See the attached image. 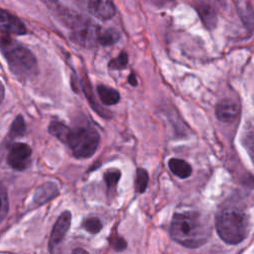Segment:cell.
<instances>
[{
	"instance_id": "e0dca14e",
	"label": "cell",
	"mask_w": 254,
	"mask_h": 254,
	"mask_svg": "<svg viewBox=\"0 0 254 254\" xmlns=\"http://www.w3.org/2000/svg\"><path fill=\"white\" fill-rule=\"evenodd\" d=\"M148 182H149L148 172L143 168H138L136 170L135 181H134V187H135L136 192L138 193L145 192L148 186Z\"/></svg>"
},
{
	"instance_id": "d4e9b609",
	"label": "cell",
	"mask_w": 254,
	"mask_h": 254,
	"mask_svg": "<svg viewBox=\"0 0 254 254\" xmlns=\"http://www.w3.org/2000/svg\"><path fill=\"white\" fill-rule=\"evenodd\" d=\"M50 1H52V2H57V0H50Z\"/></svg>"
},
{
	"instance_id": "44dd1931",
	"label": "cell",
	"mask_w": 254,
	"mask_h": 254,
	"mask_svg": "<svg viewBox=\"0 0 254 254\" xmlns=\"http://www.w3.org/2000/svg\"><path fill=\"white\" fill-rule=\"evenodd\" d=\"M1 220L3 221L8 213L9 209V202H8V195L5 187L1 186Z\"/></svg>"
},
{
	"instance_id": "277c9868",
	"label": "cell",
	"mask_w": 254,
	"mask_h": 254,
	"mask_svg": "<svg viewBox=\"0 0 254 254\" xmlns=\"http://www.w3.org/2000/svg\"><path fill=\"white\" fill-rule=\"evenodd\" d=\"M1 53L10 70L20 79H31L39 72L38 62L34 54L25 46L13 40L9 34L1 35Z\"/></svg>"
},
{
	"instance_id": "d6986e66",
	"label": "cell",
	"mask_w": 254,
	"mask_h": 254,
	"mask_svg": "<svg viewBox=\"0 0 254 254\" xmlns=\"http://www.w3.org/2000/svg\"><path fill=\"white\" fill-rule=\"evenodd\" d=\"M81 226L89 233L96 234L102 229V222L96 216H87L82 220Z\"/></svg>"
},
{
	"instance_id": "603a6c76",
	"label": "cell",
	"mask_w": 254,
	"mask_h": 254,
	"mask_svg": "<svg viewBox=\"0 0 254 254\" xmlns=\"http://www.w3.org/2000/svg\"><path fill=\"white\" fill-rule=\"evenodd\" d=\"M128 82L132 85V86H136L137 85V79H136V76L134 73H131L129 76H128Z\"/></svg>"
},
{
	"instance_id": "8992f818",
	"label": "cell",
	"mask_w": 254,
	"mask_h": 254,
	"mask_svg": "<svg viewBox=\"0 0 254 254\" xmlns=\"http://www.w3.org/2000/svg\"><path fill=\"white\" fill-rule=\"evenodd\" d=\"M78 4L95 18L106 21L116 13V9L112 0H77Z\"/></svg>"
},
{
	"instance_id": "ac0fdd59",
	"label": "cell",
	"mask_w": 254,
	"mask_h": 254,
	"mask_svg": "<svg viewBox=\"0 0 254 254\" xmlns=\"http://www.w3.org/2000/svg\"><path fill=\"white\" fill-rule=\"evenodd\" d=\"M120 39V35L115 29H106L100 32L98 43L102 46H110L118 42Z\"/></svg>"
},
{
	"instance_id": "5bb4252c",
	"label": "cell",
	"mask_w": 254,
	"mask_h": 254,
	"mask_svg": "<svg viewBox=\"0 0 254 254\" xmlns=\"http://www.w3.org/2000/svg\"><path fill=\"white\" fill-rule=\"evenodd\" d=\"M81 85H82V90H83L86 98L88 99V102H89L90 106L92 107V109L94 111H96V113L98 115H100V116H102L104 118H110L111 117L110 112L108 110H105L102 107H100V105L97 103L95 97L93 96V93L91 91V88H90V85H89L88 81L87 80H83Z\"/></svg>"
},
{
	"instance_id": "ffe728a7",
	"label": "cell",
	"mask_w": 254,
	"mask_h": 254,
	"mask_svg": "<svg viewBox=\"0 0 254 254\" xmlns=\"http://www.w3.org/2000/svg\"><path fill=\"white\" fill-rule=\"evenodd\" d=\"M128 64V56L125 52H121L117 58L111 60L109 62V68L112 70H120L127 66Z\"/></svg>"
},
{
	"instance_id": "4fadbf2b",
	"label": "cell",
	"mask_w": 254,
	"mask_h": 254,
	"mask_svg": "<svg viewBox=\"0 0 254 254\" xmlns=\"http://www.w3.org/2000/svg\"><path fill=\"white\" fill-rule=\"evenodd\" d=\"M121 178V171L116 168L107 169L103 174V179L106 185V190L108 196H113L116 193L117 184Z\"/></svg>"
},
{
	"instance_id": "3957f363",
	"label": "cell",
	"mask_w": 254,
	"mask_h": 254,
	"mask_svg": "<svg viewBox=\"0 0 254 254\" xmlns=\"http://www.w3.org/2000/svg\"><path fill=\"white\" fill-rule=\"evenodd\" d=\"M249 217L237 202H226L215 216V228L219 237L228 244L245 239L249 229Z\"/></svg>"
},
{
	"instance_id": "7c38bea8",
	"label": "cell",
	"mask_w": 254,
	"mask_h": 254,
	"mask_svg": "<svg viewBox=\"0 0 254 254\" xmlns=\"http://www.w3.org/2000/svg\"><path fill=\"white\" fill-rule=\"evenodd\" d=\"M96 91H97V94L99 96V99L106 106L115 105L120 100L119 92L116 89H114L112 87H109L107 85L99 84L96 87Z\"/></svg>"
},
{
	"instance_id": "30bf717a",
	"label": "cell",
	"mask_w": 254,
	"mask_h": 254,
	"mask_svg": "<svg viewBox=\"0 0 254 254\" xmlns=\"http://www.w3.org/2000/svg\"><path fill=\"white\" fill-rule=\"evenodd\" d=\"M59 193L60 192H59V189H58L57 185L55 183L48 182L36 190V191L34 193L33 202L37 206H39V205L41 206V205L47 203L48 201L52 200L56 196H58Z\"/></svg>"
},
{
	"instance_id": "5b68a950",
	"label": "cell",
	"mask_w": 254,
	"mask_h": 254,
	"mask_svg": "<svg viewBox=\"0 0 254 254\" xmlns=\"http://www.w3.org/2000/svg\"><path fill=\"white\" fill-rule=\"evenodd\" d=\"M32 149L31 147L22 142L13 143L9 147L7 154V164L16 171H24L31 164Z\"/></svg>"
},
{
	"instance_id": "7402d4cb",
	"label": "cell",
	"mask_w": 254,
	"mask_h": 254,
	"mask_svg": "<svg viewBox=\"0 0 254 254\" xmlns=\"http://www.w3.org/2000/svg\"><path fill=\"white\" fill-rule=\"evenodd\" d=\"M110 245L116 250V251H123L127 247V242L119 235H112L109 239Z\"/></svg>"
},
{
	"instance_id": "7a4b0ae2",
	"label": "cell",
	"mask_w": 254,
	"mask_h": 254,
	"mask_svg": "<svg viewBox=\"0 0 254 254\" xmlns=\"http://www.w3.org/2000/svg\"><path fill=\"white\" fill-rule=\"evenodd\" d=\"M51 135L67 146L77 159H87L94 155L100 142L99 133L90 126L70 128L60 121H52L48 127Z\"/></svg>"
},
{
	"instance_id": "8fae6325",
	"label": "cell",
	"mask_w": 254,
	"mask_h": 254,
	"mask_svg": "<svg viewBox=\"0 0 254 254\" xmlns=\"http://www.w3.org/2000/svg\"><path fill=\"white\" fill-rule=\"evenodd\" d=\"M168 166L171 172L180 179H187L191 175V166L185 160L172 158L168 162Z\"/></svg>"
},
{
	"instance_id": "9a60e30c",
	"label": "cell",
	"mask_w": 254,
	"mask_h": 254,
	"mask_svg": "<svg viewBox=\"0 0 254 254\" xmlns=\"http://www.w3.org/2000/svg\"><path fill=\"white\" fill-rule=\"evenodd\" d=\"M197 12L200 16L201 21L208 28H212L216 23V16L213 9L208 5H199L197 7Z\"/></svg>"
},
{
	"instance_id": "9c48e42d",
	"label": "cell",
	"mask_w": 254,
	"mask_h": 254,
	"mask_svg": "<svg viewBox=\"0 0 254 254\" xmlns=\"http://www.w3.org/2000/svg\"><path fill=\"white\" fill-rule=\"evenodd\" d=\"M239 114L238 104L231 99H224L219 101L215 107V115L221 122L231 123Z\"/></svg>"
},
{
	"instance_id": "cb8c5ba5",
	"label": "cell",
	"mask_w": 254,
	"mask_h": 254,
	"mask_svg": "<svg viewBox=\"0 0 254 254\" xmlns=\"http://www.w3.org/2000/svg\"><path fill=\"white\" fill-rule=\"evenodd\" d=\"M71 254H89V253L87 251H85L84 249H82V248H75L71 252Z\"/></svg>"
},
{
	"instance_id": "52a82bcc",
	"label": "cell",
	"mask_w": 254,
	"mask_h": 254,
	"mask_svg": "<svg viewBox=\"0 0 254 254\" xmlns=\"http://www.w3.org/2000/svg\"><path fill=\"white\" fill-rule=\"evenodd\" d=\"M71 222V213L68 210L64 211L61 213V215L58 217L57 221L54 224L53 230L50 235L48 248L51 253L54 252L56 247L63 241L65 234L69 230Z\"/></svg>"
},
{
	"instance_id": "2e32d148",
	"label": "cell",
	"mask_w": 254,
	"mask_h": 254,
	"mask_svg": "<svg viewBox=\"0 0 254 254\" xmlns=\"http://www.w3.org/2000/svg\"><path fill=\"white\" fill-rule=\"evenodd\" d=\"M26 132V123L22 115L16 116V118L13 120L10 129H9V134L8 137L10 140H13L15 138L21 137L25 134Z\"/></svg>"
},
{
	"instance_id": "ba28073f",
	"label": "cell",
	"mask_w": 254,
	"mask_h": 254,
	"mask_svg": "<svg viewBox=\"0 0 254 254\" xmlns=\"http://www.w3.org/2000/svg\"><path fill=\"white\" fill-rule=\"evenodd\" d=\"M0 26L2 33L14 35H25L27 33L25 24L17 16L5 9L1 10Z\"/></svg>"
},
{
	"instance_id": "6da1fadb",
	"label": "cell",
	"mask_w": 254,
	"mask_h": 254,
	"mask_svg": "<svg viewBox=\"0 0 254 254\" xmlns=\"http://www.w3.org/2000/svg\"><path fill=\"white\" fill-rule=\"evenodd\" d=\"M211 228L206 217L194 210L178 211L173 214L170 235L187 248H197L209 238Z\"/></svg>"
}]
</instances>
